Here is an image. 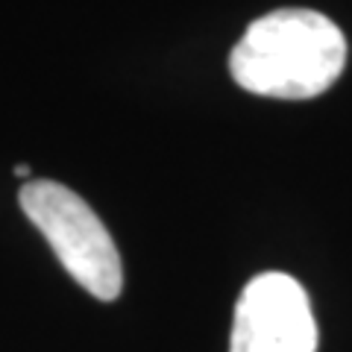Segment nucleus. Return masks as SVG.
Instances as JSON below:
<instances>
[{
	"mask_svg": "<svg viewBox=\"0 0 352 352\" xmlns=\"http://www.w3.org/2000/svg\"><path fill=\"white\" fill-rule=\"evenodd\" d=\"M15 176H24V179H27V176H30V164H18V168H15Z\"/></svg>",
	"mask_w": 352,
	"mask_h": 352,
	"instance_id": "4",
	"label": "nucleus"
},
{
	"mask_svg": "<svg viewBox=\"0 0 352 352\" xmlns=\"http://www.w3.org/2000/svg\"><path fill=\"white\" fill-rule=\"evenodd\" d=\"M229 352H317V323L300 282L267 270L241 291Z\"/></svg>",
	"mask_w": 352,
	"mask_h": 352,
	"instance_id": "3",
	"label": "nucleus"
},
{
	"mask_svg": "<svg viewBox=\"0 0 352 352\" xmlns=\"http://www.w3.org/2000/svg\"><path fill=\"white\" fill-rule=\"evenodd\" d=\"M18 203L38 232L47 238L62 267L88 294L103 302L118 300L124 288L118 247L103 220L80 194L53 179H30L21 185Z\"/></svg>",
	"mask_w": 352,
	"mask_h": 352,
	"instance_id": "2",
	"label": "nucleus"
},
{
	"mask_svg": "<svg viewBox=\"0 0 352 352\" xmlns=\"http://www.w3.org/2000/svg\"><path fill=\"white\" fill-rule=\"evenodd\" d=\"M346 38L314 9H276L252 21L229 53V74L250 94L311 100L344 74Z\"/></svg>",
	"mask_w": 352,
	"mask_h": 352,
	"instance_id": "1",
	"label": "nucleus"
}]
</instances>
